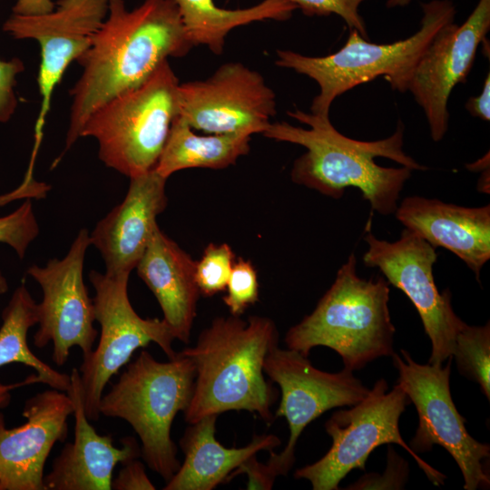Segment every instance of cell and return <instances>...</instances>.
Segmentation results:
<instances>
[{"instance_id": "1", "label": "cell", "mask_w": 490, "mask_h": 490, "mask_svg": "<svg viewBox=\"0 0 490 490\" xmlns=\"http://www.w3.org/2000/svg\"><path fill=\"white\" fill-rule=\"evenodd\" d=\"M193 47L172 0H144L132 10L124 0H109L104 22L77 60L82 74L69 92L64 152L95 109L142 84L169 57L185 56Z\"/></svg>"}, {"instance_id": "2", "label": "cell", "mask_w": 490, "mask_h": 490, "mask_svg": "<svg viewBox=\"0 0 490 490\" xmlns=\"http://www.w3.org/2000/svg\"><path fill=\"white\" fill-rule=\"evenodd\" d=\"M288 115L309 128L271 122L262 134L305 147L307 152L293 163L291 180L323 195L339 199L347 188H357L372 210L389 215L396 211L411 172L427 170L404 152V126L400 122L391 136L362 142L338 132L328 116L298 109L288 112Z\"/></svg>"}, {"instance_id": "3", "label": "cell", "mask_w": 490, "mask_h": 490, "mask_svg": "<svg viewBox=\"0 0 490 490\" xmlns=\"http://www.w3.org/2000/svg\"><path fill=\"white\" fill-rule=\"evenodd\" d=\"M278 339L276 325L267 317L250 316L248 321L232 315L215 318L194 347L181 351L191 359L196 373L185 421L193 424L210 415L247 410L270 425L278 391L265 379L263 364Z\"/></svg>"}, {"instance_id": "4", "label": "cell", "mask_w": 490, "mask_h": 490, "mask_svg": "<svg viewBox=\"0 0 490 490\" xmlns=\"http://www.w3.org/2000/svg\"><path fill=\"white\" fill-rule=\"evenodd\" d=\"M389 291L382 277L359 278L357 258L351 253L312 313L288 330V348L308 357L313 348L328 347L351 371L391 357L396 329L388 309Z\"/></svg>"}, {"instance_id": "5", "label": "cell", "mask_w": 490, "mask_h": 490, "mask_svg": "<svg viewBox=\"0 0 490 490\" xmlns=\"http://www.w3.org/2000/svg\"><path fill=\"white\" fill-rule=\"evenodd\" d=\"M195 374L191 359L181 352L161 362L142 350L100 402L101 415L132 426L142 442L143 460L166 482L181 466L171 429L177 413L190 404Z\"/></svg>"}, {"instance_id": "6", "label": "cell", "mask_w": 490, "mask_h": 490, "mask_svg": "<svg viewBox=\"0 0 490 490\" xmlns=\"http://www.w3.org/2000/svg\"><path fill=\"white\" fill-rule=\"evenodd\" d=\"M421 26L410 37L392 44L366 41L356 30L338 52L326 56H307L278 50L275 64L313 79L319 93L313 99L311 113L328 116L333 101L340 94L384 76L394 90L407 91L415 67L437 32L453 23L456 9L449 0L422 3Z\"/></svg>"}, {"instance_id": "7", "label": "cell", "mask_w": 490, "mask_h": 490, "mask_svg": "<svg viewBox=\"0 0 490 490\" xmlns=\"http://www.w3.org/2000/svg\"><path fill=\"white\" fill-rule=\"evenodd\" d=\"M179 84L164 61L142 84L95 109L80 137L95 139L104 165L129 178L154 169L178 115Z\"/></svg>"}, {"instance_id": "8", "label": "cell", "mask_w": 490, "mask_h": 490, "mask_svg": "<svg viewBox=\"0 0 490 490\" xmlns=\"http://www.w3.org/2000/svg\"><path fill=\"white\" fill-rule=\"evenodd\" d=\"M387 390V382L380 378L361 401L348 409L336 411L325 424L332 438L331 447L317 462L298 469L295 478L309 481L313 490H337L353 469L365 470L374 449L397 444L408 452L429 481L444 485L446 475L425 462L401 436L399 418L410 399L398 384Z\"/></svg>"}, {"instance_id": "9", "label": "cell", "mask_w": 490, "mask_h": 490, "mask_svg": "<svg viewBox=\"0 0 490 490\" xmlns=\"http://www.w3.org/2000/svg\"><path fill=\"white\" fill-rule=\"evenodd\" d=\"M94 289L95 320L101 326L98 346L80 366L83 400L86 416L100 418V402L104 388L118 371L130 362L134 351L156 343L169 359L177 352L175 339L163 319L142 318L133 309L128 296L130 273L89 272Z\"/></svg>"}, {"instance_id": "10", "label": "cell", "mask_w": 490, "mask_h": 490, "mask_svg": "<svg viewBox=\"0 0 490 490\" xmlns=\"http://www.w3.org/2000/svg\"><path fill=\"white\" fill-rule=\"evenodd\" d=\"M402 359L391 355L403 388L418 415V427L409 443L415 453H425L441 446L455 459L464 478V489L488 488L490 476L486 460L490 446L475 440L466 430V419L457 411L450 391L453 356L447 364L416 363L401 349Z\"/></svg>"}, {"instance_id": "11", "label": "cell", "mask_w": 490, "mask_h": 490, "mask_svg": "<svg viewBox=\"0 0 490 490\" xmlns=\"http://www.w3.org/2000/svg\"><path fill=\"white\" fill-rule=\"evenodd\" d=\"M364 240L368 244L364 264L379 269L387 281L411 300L432 344L428 363L443 365L453 356L456 336L466 322L455 313L450 291L437 289L433 275L436 249L408 229L394 242L379 240L370 231Z\"/></svg>"}, {"instance_id": "12", "label": "cell", "mask_w": 490, "mask_h": 490, "mask_svg": "<svg viewBox=\"0 0 490 490\" xmlns=\"http://www.w3.org/2000/svg\"><path fill=\"white\" fill-rule=\"evenodd\" d=\"M263 371L281 390L276 417L286 418L289 437L279 454L270 450L266 463L274 477L285 475L295 462V447L305 427L324 412L338 407H351L369 392L351 370L338 373L321 371L308 357L294 349L274 347L263 364Z\"/></svg>"}, {"instance_id": "13", "label": "cell", "mask_w": 490, "mask_h": 490, "mask_svg": "<svg viewBox=\"0 0 490 490\" xmlns=\"http://www.w3.org/2000/svg\"><path fill=\"white\" fill-rule=\"evenodd\" d=\"M91 245L90 233L82 229L62 259H51L45 266L32 265L27 275L42 288L38 304L39 328L34 336L38 348L53 343L52 359L64 366L73 347H78L83 358L93 349L97 338L94 305L83 278L84 257Z\"/></svg>"}, {"instance_id": "14", "label": "cell", "mask_w": 490, "mask_h": 490, "mask_svg": "<svg viewBox=\"0 0 490 490\" xmlns=\"http://www.w3.org/2000/svg\"><path fill=\"white\" fill-rule=\"evenodd\" d=\"M276 113L274 91L240 62L225 63L210 77L178 87V116L207 133H263Z\"/></svg>"}, {"instance_id": "15", "label": "cell", "mask_w": 490, "mask_h": 490, "mask_svg": "<svg viewBox=\"0 0 490 490\" xmlns=\"http://www.w3.org/2000/svg\"><path fill=\"white\" fill-rule=\"evenodd\" d=\"M109 0H57L47 13L21 15L11 14L3 31L15 40H34L40 46L37 83L40 110L34 128L36 153L51 99L67 67L89 48L104 22Z\"/></svg>"}, {"instance_id": "16", "label": "cell", "mask_w": 490, "mask_h": 490, "mask_svg": "<svg viewBox=\"0 0 490 490\" xmlns=\"http://www.w3.org/2000/svg\"><path fill=\"white\" fill-rule=\"evenodd\" d=\"M489 29L490 0H479L461 25L450 23L437 32L415 67L407 91L423 109L434 142L447 131L452 90L466 83Z\"/></svg>"}, {"instance_id": "17", "label": "cell", "mask_w": 490, "mask_h": 490, "mask_svg": "<svg viewBox=\"0 0 490 490\" xmlns=\"http://www.w3.org/2000/svg\"><path fill=\"white\" fill-rule=\"evenodd\" d=\"M74 405L66 392L47 389L28 398L16 427L0 412V490H45L44 465L56 442L67 437Z\"/></svg>"}, {"instance_id": "18", "label": "cell", "mask_w": 490, "mask_h": 490, "mask_svg": "<svg viewBox=\"0 0 490 490\" xmlns=\"http://www.w3.org/2000/svg\"><path fill=\"white\" fill-rule=\"evenodd\" d=\"M66 393L74 405V438L54 459L44 489L110 490L116 465L138 458L141 448L132 436L123 437L119 448L111 435L96 433L85 414L79 369H72Z\"/></svg>"}, {"instance_id": "19", "label": "cell", "mask_w": 490, "mask_h": 490, "mask_svg": "<svg viewBox=\"0 0 490 490\" xmlns=\"http://www.w3.org/2000/svg\"><path fill=\"white\" fill-rule=\"evenodd\" d=\"M130 180L123 201L90 233L107 273H131L136 268L158 226L156 218L168 203L167 179L154 169Z\"/></svg>"}, {"instance_id": "20", "label": "cell", "mask_w": 490, "mask_h": 490, "mask_svg": "<svg viewBox=\"0 0 490 490\" xmlns=\"http://www.w3.org/2000/svg\"><path fill=\"white\" fill-rule=\"evenodd\" d=\"M396 218L435 249L445 248L475 273L490 259V206L468 208L420 196L405 198Z\"/></svg>"}, {"instance_id": "21", "label": "cell", "mask_w": 490, "mask_h": 490, "mask_svg": "<svg viewBox=\"0 0 490 490\" xmlns=\"http://www.w3.org/2000/svg\"><path fill=\"white\" fill-rule=\"evenodd\" d=\"M195 267L196 261L157 226L135 268L158 300L174 338L186 344L201 295Z\"/></svg>"}, {"instance_id": "22", "label": "cell", "mask_w": 490, "mask_h": 490, "mask_svg": "<svg viewBox=\"0 0 490 490\" xmlns=\"http://www.w3.org/2000/svg\"><path fill=\"white\" fill-rule=\"evenodd\" d=\"M0 328V408L11 400V391L19 387L41 383L67 392L70 375L54 369L30 349L27 333L38 323L37 303L24 284L14 291L2 312Z\"/></svg>"}, {"instance_id": "23", "label": "cell", "mask_w": 490, "mask_h": 490, "mask_svg": "<svg viewBox=\"0 0 490 490\" xmlns=\"http://www.w3.org/2000/svg\"><path fill=\"white\" fill-rule=\"evenodd\" d=\"M217 417L210 415L187 427L180 440L184 461L164 490H211L251 456L280 445L279 437L270 434L254 436L246 446L227 448L215 438Z\"/></svg>"}, {"instance_id": "24", "label": "cell", "mask_w": 490, "mask_h": 490, "mask_svg": "<svg viewBox=\"0 0 490 490\" xmlns=\"http://www.w3.org/2000/svg\"><path fill=\"white\" fill-rule=\"evenodd\" d=\"M180 116L171 125L166 142L154 167L168 179L190 168L224 169L250 152L251 135L245 132L198 135Z\"/></svg>"}, {"instance_id": "25", "label": "cell", "mask_w": 490, "mask_h": 490, "mask_svg": "<svg viewBox=\"0 0 490 490\" xmlns=\"http://www.w3.org/2000/svg\"><path fill=\"white\" fill-rule=\"evenodd\" d=\"M178 7L187 34L194 44L205 45L220 55L226 37L236 27L264 20L284 21L297 5L290 0H263L243 9H224L213 0H172Z\"/></svg>"}, {"instance_id": "26", "label": "cell", "mask_w": 490, "mask_h": 490, "mask_svg": "<svg viewBox=\"0 0 490 490\" xmlns=\"http://www.w3.org/2000/svg\"><path fill=\"white\" fill-rule=\"evenodd\" d=\"M461 375L477 383L490 398V326L465 323L456 336L453 358Z\"/></svg>"}, {"instance_id": "27", "label": "cell", "mask_w": 490, "mask_h": 490, "mask_svg": "<svg viewBox=\"0 0 490 490\" xmlns=\"http://www.w3.org/2000/svg\"><path fill=\"white\" fill-rule=\"evenodd\" d=\"M234 262L235 255L230 245L208 244L195 267V279L200 294L212 297L226 289Z\"/></svg>"}, {"instance_id": "28", "label": "cell", "mask_w": 490, "mask_h": 490, "mask_svg": "<svg viewBox=\"0 0 490 490\" xmlns=\"http://www.w3.org/2000/svg\"><path fill=\"white\" fill-rule=\"evenodd\" d=\"M222 298L232 316L241 315L259 300V282L256 270L250 260H235Z\"/></svg>"}, {"instance_id": "29", "label": "cell", "mask_w": 490, "mask_h": 490, "mask_svg": "<svg viewBox=\"0 0 490 490\" xmlns=\"http://www.w3.org/2000/svg\"><path fill=\"white\" fill-rule=\"evenodd\" d=\"M38 234L39 226L29 200L12 213L0 217V242L12 247L20 259Z\"/></svg>"}, {"instance_id": "30", "label": "cell", "mask_w": 490, "mask_h": 490, "mask_svg": "<svg viewBox=\"0 0 490 490\" xmlns=\"http://www.w3.org/2000/svg\"><path fill=\"white\" fill-rule=\"evenodd\" d=\"M308 16H326L331 14L344 19L350 30H356L368 39L366 24L358 14V6L365 0H290Z\"/></svg>"}, {"instance_id": "31", "label": "cell", "mask_w": 490, "mask_h": 490, "mask_svg": "<svg viewBox=\"0 0 490 490\" xmlns=\"http://www.w3.org/2000/svg\"><path fill=\"white\" fill-rule=\"evenodd\" d=\"M24 70V64L20 58L5 60L0 56V123L9 122L18 107L16 78Z\"/></svg>"}, {"instance_id": "32", "label": "cell", "mask_w": 490, "mask_h": 490, "mask_svg": "<svg viewBox=\"0 0 490 490\" xmlns=\"http://www.w3.org/2000/svg\"><path fill=\"white\" fill-rule=\"evenodd\" d=\"M408 475V465L401 456H398L391 447H388L387 466L382 475L368 474L358 482L347 487V489H390V480L396 489H403ZM389 481V482H390ZM391 486V485H390Z\"/></svg>"}, {"instance_id": "33", "label": "cell", "mask_w": 490, "mask_h": 490, "mask_svg": "<svg viewBox=\"0 0 490 490\" xmlns=\"http://www.w3.org/2000/svg\"><path fill=\"white\" fill-rule=\"evenodd\" d=\"M122 466L112 480L114 490H154L155 486L148 477L144 465L137 458L122 464Z\"/></svg>"}, {"instance_id": "34", "label": "cell", "mask_w": 490, "mask_h": 490, "mask_svg": "<svg viewBox=\"0 0 490 490\" xmlns=\"http://www.w3.org/2000/svg\"><path fill=\"white\" fill-rule=\"evenodd\" d=\"M242 473L248 475L247 489H271L273 486L275 477L266 463H260L257 460L256 455L251 456L235 469L229 480Z\"/></svg>"}, {"instance_id": "35", "label": "cell", "mask_w": 490, "mask_h": 490, "mask_svg": "<svg viewBox=\"0 0 490 490\" xmlns=\"http://www.w3.org/2000/svg\"><path fill=\"white\" fill-rule=\"evenodd\" d=\"M471 115L488 122L490 119V75L487 74L479 95L468 99L466 104Z\"/></svg>"}, {"instance_id": "36", "label": "cell", "mask_w": 490, "mask_h": 490, "mask_svg": "<svg viewBox=\"0 0 490 490\" xmlns=\"http://www.w3.org/2000/svg\"><path fill=\"white\" fill-rule=\"evenodd\" d=\"M12 13L21 15H34L52 11L55 3L53 0H14Z\"/></svg>"}, {"instance_id": "37", "label": "cell", "mask_w": 490, "mask_h": 490, "mask_svg": "<svg viewBox=\"0 0 490 490\" xmlns=\"http://www.w3.org/2000/svg\"><path fill=\"white\" fill-rule=\"evenodd\" d=\"M466 168L473 172H482L489 169V153L472 164H466Z\"/></svg>"}, {"instance_id": "38", "label": "cell", "mask_w": 490, "mask_h": 490, "mask_svg": "<svg viewBox=\"0 0 490 490\" xmlns=\"http://www.w3.org/2000/svg\"><path fill=\"white\" fill-rule=\"evenodd\" d=\"M410 0H387V5L388 7H395V6H405L408 5Z\"/></svg>"}, {"instance_id": "39", "label": "cell", "mask_w": 490, "mask_h": 490, "mask_svg": "<svg viewBox=\"0 0 490 490\" xmlns=\"http://www.w3.org/2000/svg\"><path fill=\"white\" fill-rule=\"evenodd\" d=\"M7 290H8L7 280L0 270V294H4Z\"/></svg>"}]
</instances>
